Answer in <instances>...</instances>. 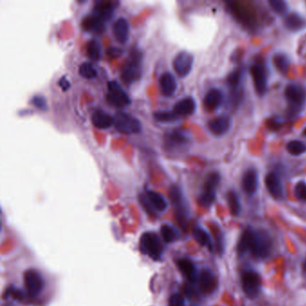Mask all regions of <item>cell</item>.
<instances>
[{
    "instance_id": "6da1fadb",
    "label": "cell",
    "mask_w": 306,
    "mask_h": 306,
    "mask_svg": "<svg viewBox=\"0 0 306 306\" xmlns=\"http://www.w3.org/2000/svg\"><path fill=\"white\" fill-rule=\"evenodd\" d=\"M273 251V241L263 230L247 227L243 231L237 245L238 254H251L257 259L269 258Z\"/></svg>"
},
{
    "instance_id": "7a4b0ae2",
    "label": "cell",
    "mask_w": 306,
    "mask_h": 306,
    "mask_svg": "<svg viewBox=\"0 0 306 306\" xmlns=\"http://www.w3.org/2000/svg\"><path fill=\"white\" fill-rule=\"evenodd\" d=\"M141 71L142 53L137 49H133L122 67V78L127 85H131L133 82L140 77Z\"/></svg>"
},
{
    "instance_id": "3957f363",
    "label": "cell",
    "mask_w": 306,
    "mask_h": 306,
    "mask_svg": "<svg viewBox=\"0 0 306 306\" xmlns=\"http://www.w3.org/2000/svg\"><path fill=\"white\" fill-rule=\"evenodd\" d=\"M139 249L142 254L148 255L153 260L161 259L164 248L160 241L158 235L153 232H147L143 233L139 240Z\"/></svg>"
},
{
    "instance_id": "277c9868",
    "label": "cell",
    "mask_w": 306,
    "mask_h": 306,
    "mask_svg": "<svg viewBox=\"0 0 306 306\" xmlns=\"http://www.w3.org/2000/svg\"><path fill=\"white\" fill-rule=\"evenodd\" d=\"M285 97L289 106L290 114L299 113L306 103V89L303 85L292 83L286 85Z\"/></svg>"
},
{
    "instance_id": "5b68a950",
    "label": "cell",
    "mask_w": 306,
    "mask_h": 306,
    "mask_svg": "<svg viewBox=\"0 0 306 306\" xmlns=\"http://www.w3.org/2000/svg\"><path fill=\"white\" fill-rule=\"evenodd\" d=\"M221 176L217 172H212L206 177L203 191L198 199V202L203 207H210L214 204L217 197V188L220 183Z\"/></svg>"
},
{
    "instance_id": "8992f818",
    "label": "cell",
    "mask_w": 306,
    "mask_h": 306,
    "mask_svg": "<svg viewBox=\"0 0 306 306\" xmlns=\"http://www.w3.org/2000/svg\"><path fill=\"white\" fill-rule=\"evenodd\" d=\"M242 288L245 296L250 299H255L261 292L262 281L257 272L254 270L244 271L241 277Z\"/></svg>"
},
{
    "instance_id": "52a82bcc",
    "label": "cell",
    "mask_w": 306,
    "mask_h": 306,
    "mask_svg": "<svg viewBox=\"0 0 306 306\" xmlns=\"http://www.w3.org/2000/svg\"><path fill=\"white\" fill-rule=\"evenodd\" d=\"M114 125L118 131L126 135L137 134L142 129V125L137 118L125 112L117 113L114 117Z\"/></svg>"
},
{
    "instance_id": "ba28073f",
    "label": "cell",
    "mask_w": 306,
    "mask_h": 306,
    "mask_svg": "<svg viewBox=\"0 0 306 306\" xmlns=\"http://www.w3.org/2000/svg\"><path fill=\"white\" fill-rule=\"evenodd\" d=\"M250 74L257 95L262 97L268 91V73L262 63H254L250 68Z\"/></svg>"
},
{
    "instance_id": "9c48e42d",
    "label": "cell",
    "mask_w": 306,
    "mask_h": 306,
    "mask_svg": "<svg viewBox=\"0 0 306 306\" xmlns=\"http://www.w3.org/2000/svg\"><path fill=\"white\" fill-rule=\"evenodd\" d=\"M243 69L238 68L232 70L230 74L227 76V84L230 90L231 102L233 103H239L241 100V95H243Z\"/></svg>"
},
{
    "instance_id": "30bf717a",
    "label": "cell",
    "mask_w": 306,
    "mask_h": 306,
    "mask_svg": "<svg viewBox=\"0 0 306 306\" xmlns=\"http://www.w3.org/2000/svg\"><path fill=\"white\" fill-rule=\"evenodd\" d=\"M24 283L28 295L31 297L39 296L44 288L43 276L35 269H28L25 272Z\"/></svg>"
},
{
    "instance_id": "8fae6325",
    "label": "cell",
    "mask_w": 306,
    "mask_h": 306,
    "mask_svg": "<svg viewBox=\"0 0 306 306\" xmlns=\"http://www.w3.org/2000/svg\"><path fill=\"white\" fill-rule=\"evenodd\" d=\"M107 101L111 105L119 108L128 105L130 103V98L116 81H110L108 83Z\"/></svg>"
},
{
    "instance_id": "7c38bea8",
    "label": "cell",
    "mask_w": 306,
    "mask_h": 306,
    "mask_svg": "<svg viewBox=\"0 0 306 306\" xmlns=\"http://www.w3.org/2000/svg\"><path fill=\"white\" fill-rule=\"evenodd\" d=\"M170 198L174 203L176 211V217L181 226H185L188 218V208L186 206L184 198L181 191L177 186H172L170 188Z\"/></svg>"
},
{
    "instance_id": "4fadbf2b",
    "label": "cell",
    "mask_w": 306,
    "mask_h": 306,
    "mask_svg": "<svg viewBox=\"0 0 306 306\" xmlns=\"http://www.w3.org/2000/svg\"><path fill=\"white\" fill-rule=\"evenodd\" d=\"M193 63H194L193 55L186 51H182L175 56L173 61V67L175 73L178 75L179 77L183 78L190 74L193 67Z\"/></svg>"
},
{
    "instance_id": "5bb4252c",
    "label": "cell",
    "mask_w": 306,
    "mask_h": 306,
    "mask_svg": "<svg viewBox=\"0 0 306 306\" xmlns=\"http://www.w3.org/2000/svg\"><path fill=\"white\" fill-rule=\"evenodd\" d=\"M265 186L267 190L269 191L271 197L277 200L280 201L284 198L285 195V190H284V185L282 182V179L280 177V175L277 173L271 172L266 175L265 177Z\"/></svg>"
},
{
    "instance_id": "9a60e30c",
    "label": "cell",
    "mask_w": 306,
    "mask_h": 306,
    "mask_svg": "<svg viewBox=\"0 0 306 306\" xmlns=\"http://www.w3.org/2000/svg\"><path fill=\"white\" fill-rule=\"evenodd\" d=\"M198 285L202 294L211 295L217 288V280L213 272L208 269H203L198 276Z\"/></svg>"
},
{
    "instance_id": "2e32d148",
    "label": "cell",
    "mask_w": 306,
    "mask_h": 306,
    "mask_svg": "<svg viewBox=\"0 0 306 306\" xmlns=\"http://www.w3.org/2000/svg\"><path fill=\"white\" fill-rule=\"evenodd\" d=\"M242 188L248 196H254L259 188V175L254 168H248L242 176Z\"/></svg>"
},
{
    "instance_id": "e0dca14e",
    "label": "cell",
    "mask_w": 306,
    "mask_h": 306,
    "mask_svg": "<svg viewBox=\"0 0 306 306\" xmlns=\"http://www.w3.org/2000/svg\"><path fill=\"white\" fill-rule=\"evenodd\" d=\"M232 127V119L227 115L217 117L207 123L208 130L214 136L222 137L226 135Z\"/></svg>"
},
{
    "instance_id": "ac0fdd59",
    "label": "cell",
    "mask_w": 306,
    "mask_h": 306,
    "mask_svg": "<svg viewBox=\"0 0 306 306\" xmlns=\"http://www.w3.org/2000/svg\"><path fill=\"white\" fill-rule=\"evenodd\" d=\"M224 102V95L221 90L218 88H211L206 93L203 99V103L206 110L214 111L222 105Z\"/></svg>"
},
{
    "instance_id": "d6986e66",
    "label": "cell",
    "mask_w": 306,
    "mask_h": 306,
    "mask_svg": "<svg viewBox=\"0 0 306 306\" xmlns=\"http://www.w3.org/2000/svg\"><path fill=\"white\" fill-rule=\"evenodd\" d=\"M112 32L117 42L122 44L127 43L129 35V24L127 19L124 17L118 18L113 24Z\"/></svg>"
},
{
    "instance_id": "ffe728a7",
    "label": "cell",
    "mask_w": 306,
    "mask_h": 306,
    "mask_svg": "<svg viewBox=\"0 0 306 306\" xmlns=\"http://www.w3.org/2000/svg\"><path fill=\"white\" fill-rule=\"evenodd\" d=\"M81 26L85 31L100 33L104 29V20L95 13L94 15L85 16L82 20Z\"/></svg>"
},
{
    "instance_id": "44dd1931",
    "label": "cell",
    "mask_w": 306,
    "mask_h": 306,
    "mask_svg": "<svg viewBox=\"0 0 306 306\" xmlns=\"http://www.w3.org/2000/svg\"><path fill=\"white\" fill-rule=\"evenodd\" d=\"M92 123L97 128L105 129L114 124V117L102 110H96L92 115Z\"/></svg>"
},
{
    "instance_id": "7402d4cb",
    "label": "cell",
    "mask_w": 306,
    "mask_h": 306,
    "mask_svg": "<svg viewBox=\"0 0 306 306\" xmlns=\"http://www.w3.org/2000/svg\"><path fill=\"white\" fill-rule=\"evenodd\" d=\"M159 85L162 94L165 96L175 95V91L177 89V82L175 76L170 72H165L160 76Z\"/></svg>"
},
{
    "instance_id": "603a6c76",
    "label": "cell",
    "mask_w": 306,
    "mask_h": 306,
    "mask_svg": "<svg viewBox=\"0 0 306 306\" xmlns=\"http://www.w3.org/2000/svg\"><path fill=\"white\" fill-rule=\"evenodd\" d=\"M196 102L192 97H185L175 103L174 111L178 116L191 115L196 111Z\"/></svg>"
},
{
    "instance_id": "cb8c5ba5",
    "label": "cell",
    "mask_w": 306,
    "mask_h": 306,
    "mask_svg": "<svg viewBox=\"0 0 306 306\" xmlns=\"http://www.w3.org/2000/svg\"><path fill=\"white\" fill-rule=\"evenodd\" d=\"M179 271L190 282H196L198 280V274L194 264L188 259H180L177 262Z\"/></svg>"
},
{
    "instance_id": "d4e9b609",
    "label": "cell",
    "mask_w": 306,
    "mask_h": 306,
    "mask_svg": "<svg viewBox=\"0 0 306 306\" xmlns=\"http://www.w3.org/2000/svg\"><path fill=\"white\" fill-rule=\"evenodd\" d=\"M285 26L291 32H298L306 26V20L299 14L291 13L285 16Z\"/></svg>"
},
{
    "instance_id": "484cf974",
    "label": "cell",
    "mask_w": 306,
    "mask_h": 306,
    "mask_svg": "<svg viewBox=\"0 0 306 306\" xmlns=\"http://www.w3.org/2000/svg\"><path fill=\"white\" fill-rule=\"evenodd\" d=\"M116 3L113 1H99L95 5V14L103 20L109 19L115 8Z\"/></svg>"
},
{
    "instance_id": "4316f807",
    "label": "cell",
    "mask_w": 306,
    "mask_h": 306,
    "mask_svg": "<svg viewBox=\"0 0 306 306\" xmlns=\"http://www.w3.org/2000/svg\"><path fill=\"white\" fill-rule=\"evenodd\" d=\"M146 195L155 211L164 212L167 208V202L163 196L153 190H148Z\"/></svg>"
},
{
    "instance_id": "83f0119b",
    "label": "cell",
    "mask_w": 306,
    "mask_h": 306,
    "mask_svg": "<svg viewBox=\"0 0 306 306\" xmlns=\"http://www.w3.org/2000/svg\"><path fill=\"white\" fill-rule=\"evenodd\" d=\"M227 201L229 210L232 216H239L241 212V202L237 193L234 190H229L227 194Z\"/></svg>"
},
{
    "instance_id": "f1b7e54d",
    "label": "cell",
    "mask_w": 306,
    "mask_h": 306,
    "mask_svg": "<svg viewBox=\"0 0 306 306\" xmlns=\"http://www.w3.org/2000/svg\"><path fill=\"white\" fill-rule=\"evenodd\" d=\"M193 236L195 238L197 243L201 244V246L207 247L209 250L213 249V243H212L211 238L209 234L200 227H196L193 229Z\"/></svg>"
},
{
    "instance_id": "f546056e",
    "label": "cell",
    "mask_w": 306,
    "mask_h": 306,
    "mask_svg": "<svg viewBox=\"0 0 306 306\" xmlns=\"http://www.w3.org/2000/svg\"><path fill=\"white\" fill-rule=\"evenodd\" d=\"M273 62H274L276 69L282 74H285L290 67V58L284 53L275 54Z\"/></svg>"
},
{
    "instance_id": "4dcf8cb0",
    "label": "cell",
    "mask_w": 306,
    "mask_h": 306,
    "mask_svg": "<svg viewBox=\"0 0 306 306\" xmlns=\"http://www.w3.org/2000/svg\"><path fill=\"white\" fill-rule=\"evenodd\" d=\"M286 151L293 156H300L306 153V144L301 140H291L286 145Z\"/></svg>"
},
{
    "instance_id": "1f68e13d",
    "label": "cell",
    "mask_w": 306,
    "mask_h": 306,
    "mask_svg": "<svg viewBox=\"0 0 306 306\" xmlns=\"http://www.w3.org/2000/svg\"><path fill=\"white\" fill-rule=\"evenodd\" d=\"M160 232L161 236L165 243H173L178 238V233L176 232V230L169 225H163L161 227Z\"/></svg>"
},
{
    "instance_id": "d6a6232c",
    "label": "cell",
    "mask_w": 306,
    "mask_h": 306,
    "mask_svg": "<svg viewBox=\"0 0 306 306\" xmlns=\"http://www.w3.org/2000/svg\"><path fill=\"white\" fill-rule=\"evenodd\" d=\"M86 52L91 59L98 60L101 58V46L99 43L95 40L92 39L87 43L86 45Z\"/></svg>"
},
{
    "instance_id": "836d02e7",
    "label": "cell",
    "mask_w": 306,
    "mask_h": 306,
    "mask_svg": "<svg viewBox=\"0 0 306 306\" xmlns=\"http://www.w3.org/2000/svg\"><path fill=\"white\" fill-rule=\"evenodd\" d=\"M80 76L86 79H93L97 76V71L94 65L90 62H84L80 65L78 69Z\"/></svg>"
},
{
    "instance_id": "e575fe53",
    "label": "cell",
    "mask_w": 306,
    "mask_h": 306,
    "mask_svg": "<svg viewBox=\"0 0 306 306\" xmlns=\"http://www.w3.org/2000/svg\"><path fill=\"white\" fill-rule=\"evenodd\" d=\"M153 118L162 122H174L178 119V115L175 111H156L153 113Z\"/></svg>"
},
{
    "instance_id": "d590c367",
    "label": "cell",
    "mask_w": 306,
    "mask_h": 306,
    "mask_svg": "<svg viewBox=\"0 0 306 306\" xmlns=\"http://www.w3.org/2000/svg\"><path fill=\"white\" fill-rule=\"evenodd\" d=\"M269 5L271 7V9L274 11L275 13L279 14V15H285V13L288 10V5L287 3L285 1H281V0H269Z\"/></svg>"
},
{
    "instance_id": "8d00e7d4",
    "label": "cell",
    "mask_w": 306,
    "mask_h": 306,
    "mask_svg": "<svg viewBox=\"0 0 306 306\" xmlns=\"http://www.w3.org/2000/svg\"><path fill=\"white\" fill-rule=\"evenodd\" d=\"M295 195L298 201L306 202V182L298 181L295 187Z\"/></svg>"
},
{
    "instance_id": "74e56055",
    "label": "cell",
    "mask_w": 306,
    "mask_h": 306,
    "mask_svg": "<svg viewBox=\"0 0 306 306\" xmlns=\"http://www.w3.org/2000/svg\"><path fill=\"white\" fill-rule=\"evenodd\" d=\"M139 201L141 203L143 207L145 208V210L149 213L150 215H154L155 214V209L153 208V206L151 205L150 201H148V197L146 194H140L139 195Z\"/></svg>"
},
{
    "instance_id": "f35d334b",
    "label": "cell",
    "mask_w": 306,
    "mask_h": 306,
    "mask_svg": "<svg viewBox=\"0 0 306 306\" xmlns=\"http://www.w3.org/2000/svg\"><path fill=\"white\" fill-rule=\"evenodd\" d=\"M168 306H185L184 298L180 294H173L170 296Z\"/></svg>"
},
{
    "instance_id": "ab89813d",
    "label": "cell",
    "mask_w": 306,
    "mask_h": 306,
    "mask_svg": "<svg viewBox=\"0 0 306 306\" xmlns=\"http://www.w3.org/2000/svg\"><path fill=\"white\" fill-rule=\"evenodd\" d=\"M31 102H32V104H33L40 110H46L47 109V102H46L45 98L42 95L33 96L32 100H31Z\"/></svg>"
},
{
    "instance_id": "60d3db41",
    "label": "cell",
    "mask_w": 306,
    "mask_h": 306,
    "mask_svg": "<svg viewBox=\"0 0 306 306\" xmlns=\"http://www.w3.org/2000/svg\"><path fill=\"white\" fill-rule=\"evenodd\" d=\"M171 139L172 141L178 144H182L188 141V137L185 135L183 132L179 131V130H175L171 134Z\"/></svg>"
},
{
    "instance_id": "b9f144b4",
    "label": "cell",
    "mask_w": 306,
    "mask_h": 306,
    "mask_svg": "<svg viewBox=\"0 0 306 306\" xmlns=\"http://www.w3.org/2000/svg\"><path fill=\"white\" fill-rule=\"evenodd\" d=\"M107 53H109V55L112 57V58H117V57H119L120 55H121V53H122V50H120V49H117V48H111Z\"/></svg>"
},
{
    "instance_id": "7bdbcfd3",
    "label": "cell",
    "mask_w": 306,
    "mask_h": 306,
    "mask_svg": "<svg viewBox=\"0 0 306 306\" xmlns=\"http://www.w3.org/2000/svg\"><path fill=\"white\" fill-rule=\"evenodd\" d=\"M58 84H59V85H60V87H61V88H62V89L63 90L69 89V85H70L69 81L66 79V78H61V79H60V81L58 82Z\"/></svg>"
},
{
    "instance_id": "ee69618b",
    "label": "cell",
    "mask_w": 306,
    "mask_h": 306,
    "mask_svg": "<svg viewBox=\"0 0 306 306\" xmlns=\"http://www.w3.org/2000/svg\"><path fill=\"white\" fill-rule=\"evenodd\" d=\"M303 272H304V274L306 276V259L304 261V263H303Z\"/></svg>"
},
{
    "instance_id": "f6af8a7d",
    "label": "cell",
    "mask_w": 306,
    "mask_h": 306,
    "mask_svg": "<svg viewBox=\"0 0 306 306\" xmlns=\"http://www.w3.org/2000/svg\"><path fill=\"white\" fill-rule=\"evenodd\" d=\"M304 135H305V136H306V128L304 129Z\"/></svg>"
}]
</instances>
